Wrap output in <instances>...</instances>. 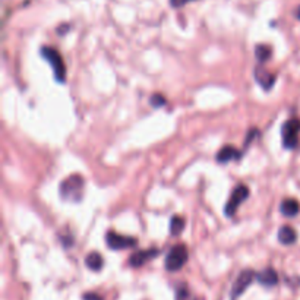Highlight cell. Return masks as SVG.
Listing matches in <instances>:
<instances>
[{
	"label": "cell",
	"mask_w": 300,
	"mask_h": 300,
	"mask_svg": "<svg viewBox=\"0 0 300 300\" xmlns=\"http://www.w3.org/2000/svg\"><path fill=\"white\" fill-rule=\"evenodd\" d=\"M85 265L91 271H101L103 265H104V259L98 254V252H91L85 258Z\"/></svg>",
	"instance_id": "5bb4252c"
},
{
	"label": "cell",
	"mask_w": 300,
	"mask_h": 300,
	"mask_svg": "<svg viewBox=\"0 0 300 300\" xmlns=\"http://www.w3.org/2000/svg\"><path fill=\"white\" fill-rule=\"evenodd\" d=\"M82 300H104L100 295L97 293H92V292H86L82 295Z\"/></svg>",
	"instance_id": "ffe728a7"
},
{
	"label": "cell",
	"mask_w": 300,
	"mask_h": 300,
	"mask_svg": "<svg viewBox=\"0 0 300 300\" xmlns=\"http://www.w3.org/2000/svg\"><path fill=\"white\" fill-rule=\"evenodd\" d=\"M150 103L152 107L158 108L166 106V104H167V100H166V97L161 95V94H154V95L150 98Z\"/></svg>",
	"instance_id": "ac0fdd59"
},
{
	"label": "cell",
	"mask_w": 300,
	"mask_h": 300,
	"mask_svg": "<svg viewBox=\"0 0 300 300\" xmlns=\"http://www.w3.org/2000/svg\"><path fill=\"white\" fill-rule=\"evenodd\" d=\"M176 300H198L186 286H180L176 292Z\"/></svg>",
	"instance_id": "e0dca14e"
},
{
	"label": "cell",
	"mask_w": 300,
	"mask_h": 300,
	"mask_svg": "<svg viewBox=\"0 0 300 300\" xmlns=\"http://www.w3.org/2000/svg\"><path fill=\"white\" fill-rule=\"evenodd\" d=\"M191 1H195V0H170V6L174 7V9H180V7H183L185 4H188Z\"/></svg>",
	"instance_id": "d6986e66"
},
{
	"label": "cell",
	"mask_w": 300,
	"mask_h": 300,
	"mask_svg": "<svg viewBox=\"0 0 300 300\" xmlns=\"http://www.w3.org/2000/svg\"><path fill=\"white\" fill-rule=\"evenodd\" d=\"M249 196V188L246 185H239L233 189V192L230 193V198L226 204L224 208V214L227 217H233L237 213V208L248 199Z\"/></svg>",
	"instance_id": "5b68a950"
},
{
	"label": "cell",
	"mask_w": 300,
	"mask_h": 300,
	"mask_svg": "<svg viewBox=\"0 0 300 300\" xmlns=\"http://www.w3.org/2000/svg\"><path fill=\"white\" fill-rule=\"evenodd\" d=\"M296 16H298V18H299V19H300V7H299V9H298V10H296Z\"/></svg>",
	"instance_id": "7402d4cb"
},
{
	"label": "cell",
	"mask_w": 300,
	"mask_h": 300,
	"mask_svg": "<svg viewBox=\"0 0 300 300\" xmlns=\"http://www.w3.org/2000/svg\"><path fill=\"white\" fill-rule=\"evenodd\" d=\"M257 280V273L254 270H245L239 274V277L235 281L233 287H232V293H230V299L232 300H237L243 292L252 284V281Z\"/></svg>",
	"instance_id": "8992f818"
},
{
	"label": "cell",
	"mask_w": 300,
	"mask_h": 300,
	"mask_svg": "<svg viewBox=\"0 0 300 300\" xmlns=\"http://www.w3.org/2000/svg\"><path fill=\"white\" fill-rule=\"evenodd\" d=\"M298 240V233L293 227L290 226H283L279 230V242L289 246V245H293L295 242Z\"/></svg>",
	"instance_id": "4fadbf2b"
},
{
	"label": "cell",
	"mask_w": 300,
	"mask_h": 300,
	"mask_svg": "<svg viewBox=\"0 0 300 300\" xmlns=\"http://www.w3.org/2000/svg\"><path fill=\"white\" fill-rule=\"evenodd\" d=\"M59 193L64 201L79 202L82 199V193H84V177L79 174H72V176L66 177L60 183Z\"/></svg>",
	"instance_id": "6da1fadb"
},
{
	"label": "cell",
	"mask_w": 300,
	"mask_h": 300,
	"mask_svg": "<svg viewBox=\"0 0 300 300\" xmlns=\"http://www.w3.org/2000/svg\"><path fill=\"white\" fill-rule=\"evenodd\" d=\"M300 133V119H290L287 120L281 128V136H283V145L287 150H295L299 144Z\"/></svg>",
	"instance_id": "277c9868"
},
{
	"label": "cell",
	"mask_w": 300,
	"mask_h": 300,
	"mask_svg": "<svg viewBox=\"0 0 300 300\" xmlns=\"http://www.w3.org/2000/svg\"><path fill=\"white\" fill-rule=\"evenodd\" d=\"M257 280L258 283L262 284L264 287H273L279 283V274L274 268L268 267V268L262 270L261 273H258Z\"/></svg>",
	"instance_id": "30bf717a"
},
{
	"label": "cell",
	"mask_w": 300,
	"mask_h": 300,
	"mask_svg": "<svg viewBox=\"0 0 300 300\" xmlns=\"http://www.w3.org/2000/svg\"><path fill=\"white\" fill-rule=\"evenodd\" d=\"M106 243L110 249L113 251H122V249H128V248H133L136 246L138 240L135 237L123 236L120 233L116 232H108L106 235Z\"/></svg>",
	"instance_id": "52a82bcc"
},
{
	"label": "cell",
	"mask_w": 300,
	"mask_h": 300,
	"mask_svg": "<svg viewBox=\"0 0 300 300\" xmlns=\"http://www.w3.org/2000/svg\"><path fill=\"white\" fill-rule=\"evenodd\" d=\"M188 248L185 245H176L173 246L172 249L169 251L167 257H166V270L174 273V271H179L185 267V264L188 262Z\"/></svg>",
	"instance_id": "3957f363"
},
{
	"label": "cell",
	"mask_w": 300,
	"mask_h": 300,
	"mask_svg": "<svg viewBox=\"0 0 300 300\" xmlns=\"http://www.w3.org/2000/svg\"><path fill=\"white\" fill-rule=\"evenodd\" d=\"M41 56L48 63L51 64L56 81L57 82H64V79H66V64H64L62 54L53 47H43L41 48Z\"/></svg>",
	"instance_id": "7a4b0ae2"
},
{
	"label": "cell",
	"mask_w": 300,
	"mask_h": 300,
	"mask_svg": "<svg viewBox=\"0 0 300 300\" xmlns=\"http://www.w3.org/2000/svg\"><path fill=\"white\" fill-rule=\"evenodd\" d=\"M280 211L284 217H296L300 211V204L298 199L293 198H287L281 202L280 205Z\"/></svg>",
	"instance_id": "7c38bea8"
},
{
	"label": "cell",
	"mask_w": 300,
	"mask_h": 300,
	"mask_svg": "<svg viewBox=\"0 0 300 300\" xmlns=\"http://www.w3.org/2000/svg\"><path fill=\"white\" fill-rule=\"evenodd\" d=\"M242 157V152L235 148V147H232V145H226V147H223L221 150L217 152V161L220 163V164H226V163H229V161H233V160H239Z\"/></svg>",
	"instance_id": "8fae6325"
},
{
	"label": "cell",
	"mask_w": 300,
	"mask_h": 300,
	"mask_svg": "<svg viewBox=\"0 0 300 300\" xmlns=\"http://www.w3.org/2000/svg\"><path fill=\"white\" fill-rule=\"evenodd\" d=\"M185 226H186V223H185L183 217L173 215L172 220H170V233H172V236H179L183 232Z\"/></svg>",
	"instance_id": "2e32d148"
},
{
	"label": "cell",
	"mask_w": 300,
	"mask_h": 300,
	"mask_svg": "<svg viewBox=\"0 0 300 300\" xmlns=\"http://www.w3.org/2000/svg\"><path fill=\"white\" fill-rule=\"evenodd\" d=\"M271 47L270 45H267V44H258L257 47H255V57H257V60L259 63H265L267 60H270V57H271Z\"/></svg>",
	"instance_id": "9a60e30c"
},
{
	"label": "cell",
	"mask_w": 300,
	"mask_h": 300,
	"mask_svg": "<svg viewBox=\"0 0 300 300\" xmlns=\"http://www.w3.org/2000/svg\"><path fill=\"white\" fill-rule=\"evenodd\" d=\"M160 255V251L157 248H151V249H145V251H139V252H135L132 257L129 258V265L133 267V268H139L142 265H145L148 261L154 259Z\"/></svg>",
	"instance_id": "ba28073f"
},
{
	"label": "cell",
	"mask_w": 300,
	"mask_h": 300,
	"mask_svg": "<svg viewBox=\"0 0 300 300\" xmlns=\"http://www.w3.org/2000/svg\"><path fill=\"white\" fill-rule=\"evenodd\" d=\"M258 135H259V132H258L257 129H251L249 133H248V139L245 141V145H249V144L255 139V136H258Z\"/></svg>",
	"instance_id": "44dd1931"
},
{
	"label": "cell",
	"mask_w": 300,
	"mask_h": 300,
	"mask_svg": "<svg viewBox=\"0 0 300 300\" xmlns=\"http://www.w3.org/2000/svg\"><path fill=\"white\" fill-rule=\"evenodd\" d=\"M255 79H257L258 84L262 86L265 91H270L273 88V85H274V82H276V75H273L270 70L264 69L262 66H257V69H255Z\"/></svg>",
	"instance_id": "9c48e42d"
}]
</instances>
